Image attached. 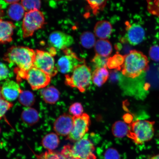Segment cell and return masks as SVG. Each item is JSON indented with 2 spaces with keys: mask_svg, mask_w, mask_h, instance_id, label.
I'll return each instance as SVG.
<instances>
[{
  "mask_svg": "<svg viewBox=\"0 0 159 159\" xmlns=\"http://www.w3.org/2000/svg\"><path fill=\"white\" fill-rule=\"evenodd\" d=\"M35 55V52L29 47L14 46L8 50L3 59L16 66L14 69L27 71L33 67Z\"/></svg>",
  "mask_w": 159,
  "mask_h": 159,
  "instance_id": "cell-1",
  "label": "cell"
},
{
  "mask_svg": "<svg viewBox=\"0 0 159 159\" xmlns=\"http://www.w3.org/2000/svg\"><path fill=\"white\" fill-rule=\"evenodd\" d=\"M124 58L121 71L125 77L136 78L149 68L148 59L140 51H131L128 54L124 56Z\"/></svg>",
  "mask_w": 159,
  "mask_h": 159,
  "instance_id": "cell-2",
  "label": "cell"
},
{
  "mask_svg": "<svg viewBox=\"0 0 159 159\" xmlns=\"http://www.w3.org/2000/svg\"><path fill=\"white\" fill-rule=\"evenodd\" d=\"M154 122L137 119L130 124L127 136L137 144H143L152 139Z\"/></svg>",
  "mask_w": 159,
  "mask_h": 159,
  "instance_id": "cell-3",
  "label": "cell"
},
{
  "mask_svg": "<svg viewBox=\"0 0 159 159\" xmlns=\"http://www.w3.org/2000/svg\"><path fill=\"white\" fill-rule=\"evenodd\" d=\"M71 75H65V83L68 86L84 92L90 84L92 74L91 69L84 63L78 66Z\"/></svg>",
  "mask_w": 159,
  "mask_h": 159,
  "instance_id": "cell-4",
  "label": "cell"
},
{
  "mask_svg": "<svg viewBox=\"0 0 159 159\" xmlns=\"http://www.w3.org/2000/svg\"><path fill=\"white\" fill-rule=\"evenodd\" d=\"M45 24L44 15L39 10L25 13L22 24L24 38L31 37L35 31L41 29Z\"/></svg>",
  "mask_w": 159,
  "mask_h": 159,
  "instance_id": "cell-5",
  "label": "cell"
},
{
  "mask_svg": "<svg viewBox=\"0 0 159 159\" xmlns=\"http://www.w3.org/2000/svg\"><path fill=\"white\" fill-rule=\"evenodd\" d=\"M95 150L94 144L84 136L71 146V159H97Z\"/></svg>",
  "mask_w": 159,
  "mask_h": 159,
  "instance_id": "cell-6",
  "label": "cell"
},
{
  "mask_svg": "<svg viewBox=\"0 0 159 159\" xmlns=\"http://www.w3.org/2000/svg\"><path fill=\"white\" fill-rule=\"evenodd\" d=\"M34 67L41 70L50 76L54 77L58 72L53 56L48 52L37 50Z\"/></svg>",
  "mask_w": 159,
  "mask_h": 159,
  "instance_id": "cell-7",
  "label": "cell"
},
{
  "mask_svg": "<svg viewBox=\"0 0 159 159\" xmlns=\"http://www.w3.org/2000/svg\"><path fill=\"white\" fill-rule=\"evenodd\" d=\"M65 55L60 58L56 66L57 70L63 74L72 72L79 65L85 63L83 59H80L70 49L63 50Z\"/></svg>",
  "mask_w": 159,
  "mask_h": 159,
  "instance_id": "cell-8",
  "label": "cell"
},
{
  "mask_svg": "<svg viewBox=\"0 0 159 159\" xmlns=\"http://www.w3.org/2000/svg\"><path fill=\"white\" fill-rule=\"evenodd\" d=\"M73 120L72 129L66 139L75 142L83 138L88 132L90 119L89 115L84 113L80 116H73Z\"/></svg>",
  "mask_w": 159,
  "mask_h": 159,
  "instance_id": "cell-9",
  "label": "cell"
},
{
  "mask_svg": "<svg viewBox=\"0 0 159 159\" xmlns=\"http://www.w3.org/2000/svg\"><path fill=\"white\" fill-rule=\"evenodd\" d=\"M33 90L45 88L49 84L51 77L41 70L33 67L26 73L25 78Z\"/></svg>",
  "mask_w": 159,
  "mask_h": 159,
  "instance_id": "cell-10",
  "label": "cell"
},
{
  "mask_svg": "<svg viewBox=\"0 0 159 159\" xmlns=\"http://www.w3.org/2000/svg\"><path fill=\"white\" fill-rule=\"evenodd\" d=\"M48 42L52 47L63 50L73 44L74 39L71 36L62 32L55 31L50 35Z\"/></svg>",
  "mask_w": 159,
  "mask_h": 159,
  "instance_id": "cell-11",
  "label": "cell"
},
{
  "mask_svg": "<svg viewBox=\"0 0 159 159\" xmlns=\"http://www.w3.org/2000/svg\"><path fill=\"white\" fill-rule=\"evenodd\" d=\"M125 38L128 42L133 45L139 44L144 40L145 32L142 26L137 24L130 25L127 22Z\"/></svg>",
  "mask_w": 159,
  "mask_h": 159,
  "instance_id": "cell-12",
  "label": "cell"
},
{
  "mask_svg": "<svg viewBox=\"0 0 159 159\" xmlns=\"http://www.w3.org/2000/svg\"><path fill=\"white\" fill-rule=\"evenodd\" d=\"M73 124V116L68 114H63L55 120L53 129L59 136H68L72 129Z\"/></svg>",
  "mask_w": 159,
  "mask_h": 159,
  "instance_id": "cell-13",
  "label": "cell"
},
{
  "mask_svg": "<svg viewBox=\"0 0 159 159\" xmlns=\"http://www.w3.org/2000/svg\"><path fill=\"white\" fill-rule=\"evenodd\" d=\"M22 91L18 83L9 79L6 80L1 87L2 97L9 102L15 100Z\"/></svg>",
  "mask_w": 159,
  "mask_h": 159,
  "instance_id": "cell-14",
  "label": "cell"
},
{
  "mask_svg": "<svg viewBox=\"0 0 159 159\" xmlns=\"http://www.w3.org/2000/svg\"><path fill=\"white\" fill-rule=\"evenodd\" d=\"M15 27L12 22L0 20V44L11 42Z\"/></svg>",
  "mask_w": 159,
  "mask_h": 159,
  "instance_id": "cell-15",
  "label": "cell"
},
{
  "mask_svg": "<svg viewBox=\"0 0 159 159\" xmlns=\"http://www.w3.org/2000/svg\"><path fill=\"white\" fill-rule=\"evenodd\" d=\"M112 30V27L109 21L102 20L98 22L95 25L94 32L97 37L100 39H106L110 36Z\"/></svg>",
  "mask_w": 159,
  "mask_h": 159,
  "instance_id": "cell-16",
  "label": "cell"
},
{
  "mask_svg": "<svg viewBox=\"0 0 159 159\" xmlns=\"http://www.w3.org/2000/svg\"><path fill=\"white\" fill-rule=\"evenodd\" d=\"M41 95L45 102L50 104H54L59 100L60 93L54 87L51 86L42 89Z\"/></svg>",
  "mask_w": 159,
  "mask_h": 159,
  "instance_id": "cell-17",
  "label": "cell"
},
{
  "mask_svg": "<svg viewBox=\"0 0 159 159\" xmlns=\"http://www.w3.org/2000/svg\"><path fill=\"white\" fill-rule=\"evenodd\" d=\"M96 54L104 57H108L112 51V44L108 40L99 39L94 46Z\"/></svg>",
  "mask_w": 159,
  "mask_h": 159,
  "instance_id": "cell-18",
  "label": "cell"
},
{
  "mask_svg": "<svg viewBox=\"0 0 159 159\" xmlns=\"http://www.w3.org/2000/svg\"><path fill=\"white\" fill-rule=\"evenodd\" d=\"M109 77V73L106 67H102L97 68L93 71L91 80L95 85L100 87L106 82Z\"/></svg>",
  "mask_w": 159,
  "mask_h": 159,
  "instance_id": "cell-19",
  "label": "cell"
},
{
  "mask_svg": "<svg viewBox=\"0 0 159 159\" xmlns=\"http://www.w3.org/2000/svg\"><path fill=\"white\" fill-rule=\"evenodd\" d=\"M25 10L21 3H16L9 6L7 13L13 20L17 21L23 18L25 15Z\"/></svg>",
  "mask_w": 159,
  "mask_h": 159,
  "instance_id": "cell-20",
  "label": "cell"
},
{
  "mask_svg": "<svg viewBox=\"0 0 159 159\" xmlns=\"http://www.w3.org/2000/svg\"><path fill=\"white\" fill-rule=\"evenodd\" d=\"M60 140L57 134L51 133L46 135L42 140V145L48 151H53L58 147Z\"/></svg>",
  "mask_w": 159,
  "mask_h": 159,
  "instance_id": "cell-21",
  "label": "cell"
},
{
  "mask_svg": "<svg viewBox=\"0 0 159 159\" xmlns=\"http://www.w3.org/2000/svg\"><path fill=\"white\" fill-rule=\"evenodd\" d=\"M21 118L26 124L33 125L38 122L39 119V113L34 109L27 108L22 112Z\"/></svg>",
  "mask_w": 159,
  "mask_h": 159,
  "instance_id": "cell-22",
  "label": "cell"
},
{
  "mask_svg": "<svg viewBox=\"0 0 159 159\" xmlns=\"http://www.w3.org/2000/svg\"><path fill=\"white\" fill-rule=\"evenodd\" d=\"M128 130L129 127L122 121H117L112 127L113 134L117 138H122L127 136Z\"/></svg>",
  "mask_w": 159,
  "mask_h": 159,
  "instance_id": "cell-23",
  "label": "cell"
},
{
  "mask_svg": "<svg viewBox=\"0 0 159 159\" xmlns=\"http://www.w3.org/2000/svg\"><path fill=\"white\" fill-rule=\"evenodd\" d=\"M80 41L83 47L87 49L92 48L96 42L94 34L89 31L84 32L81 34Z\"/></svg>",
  "mask_w": 159,
  "mask_h": 159,
  "instance_id": "cell-24",
  "label": "cell"
},
{
  "mask_svg": "<svg viewBox=\"0 0 159 159\" xmlns=\"http://www.w3.org/2000/svg\"><path fill=\"white\" fill-rule=\"evenodd\" d=\"M124 56L117 54L109 57L107 63V67L110 69H115L120 70L124 62Z\"/></svg>",
  "mask_w": 159,
  "mask_h": 159,
  "instance_id": "cell-25",
  "label": "cell"
},
{
  "mask_svg": "<svg viewBox=\"0 0 159 159\" xmlns=\"http://www.w3.org/2000/svg\"><path fill=\"white\" fill-rule=\"evenodd\" d=\"M19 99L21 104L27 107L31 106L35 101L34 95L28 91H22L19 95Z\"/></svg>",
  "mask_w": 159,
  "mask_h": 159,
  "instance_id": "cell-26",
  "label": "cell"
},
{
  "mask_svg": "<svg viewBox=\"0 0 159 159\" xmlns=\"http://www.w3.org/2000/svg\"><path fill=\"white\" fill-rule=\"evenodd\" d=\"M37 159H67L61 152L48 151L39 155H36Z\"/></svg>",
  "mask_w": 159,
  "mask_h": 159,
  "instance_id": "cell-27",
  "label": "cell"
},
{
  "mask_svg": "<svg viewBox=\"0 0 159 159\" xmlns=\"http://www.w3.org/2000/svg\"><path fill=\"white\" fill-rule=\"evenodd\" d=\"M21 3L24 8L25 11H27L39 10L40 8L41 4V1L33 0L22 1Z\"/></svg>",
  "mask_w": 159,
  "mask_h": 159,
  "instance_id": "cell-28",
  "label": "cell"
},
{
  "mask_svg": "<svg viewBox=\"0 0 159 159\" xmlns=\"http://www.w3.org/2000/svg\"><path fill=\"white\" fill-rule=\"evenodd\" d=\"M93 11V14L96 15L102 10L107 4L106 1H87Z\"/></svg>",
  "mask_w": 159,
  "mask_h": 159,
  "instance_id": "cell-29",
  "label": "cell"
},
{
  "mask_svg": "<svg viewBox=\"0 0 159 159\" xmlns=\"http://www.w3.org/2000/svg\"><path fill=\"white\" fill-rule=\"evenodd\" d=\"M108 57H104L98 55H95L92 60V62L97 68L107 67Z\"/></svg>",
  "mask_w": 159,
  "mask_h": 159,
  "instance_id": "cell-30",
  "label": "cell"
},
{
  "mask_svg": "<svg viewBox=\"0 0 159 159\" xmlns=\"http://www.w3.org/2000/svg\"><path fill=\"white\" fill-rule=\"evenodd\" d=\"M13 106L11 102L6 100L2 97L0 98V120Z\"/></svg>",
  "mask_w": 159,
  "mask_h": 159,
  "instance_id": "cell-31",
  "label": "cell"
},
{
  "mask_svg": "<svg viewBox=\"0 0 159 159\" xmlns=\"http://www.w3.org/2000/svg\"><path fill=\"white\" fill-rule=\"evenodd\" d=\"M69 112L73 116H79L83 114V107L80 103L76 102L71 105L69 109Z\"/></svg>",
  "mask_w": 159,
  "mask_h": 159,
  "instance_id": "cell-32",
  "label": "cell"
},
{
  "mask_svg": "<svg viewBox=\"0 0 159 159\" xmlns=\"http://www.w3.org/2000/svg\"><path fill=\"white\" fill-rule=\"evenodd\" d=\"M12 73L4 63L0 62V81L8 79Z\"/></svg>",
  "mask_w": 159,
  "mask_h": 159,
  "instance_id": "cell-33",
  "label": "cell"
},
{
  "mask_svg": "<svg viewBox=\"0 0 159 159\" xmlns=\"http://www.w3.org/2000/svg\"><path fill=\"white\" fill-rule=\"evenodd\" d=\"M148 9L152 14L159 16V1H148Z\"/></svg>",
  "mask_w": 159,
  "mask_h": 159,
  "instance_id": "cell-34",
  "label": "cell"
},
{
  "mask_svg": "<svg viewBox=\"0 0 159 159\" xmlns=\"http://www.w3.org/2000/svg\"><path fill=\"white\" fill-rule=\"evenodd\" d=\"M105 159H119V154L117 151L113 148H109L105 151Z\"/></svg>",
  "mask_w": 159,
  "mask_h": 159,
  "instance_id": "cell-35",
  "label": "cell"
},
{
  "mask_svg": "<svg viewBox=\"0 0 159 159\" xmlns=\"http://www.w3.org/2000/svg\"><path fill=\"white\" fill-rule=\"evenodd\" d=\"M149 56L151 59L155 61H159V46L155 45L151 47Z\"/></svg>",
  "mask_w": 159,
  "mask_h": 159,
  "instance_id": "cell-36",
  "label": "cell"
},
{
  "mask_svg": "<svg viewBox=\"0 0 159 159\" xmlns=\"http://www.w3.org/2000/svg\"><path fill=\"white\" fill-rule=\"evenodd\" d=\"M150 159H159V154L152 157Z\"/></svg>",
  "mask_w": 159,
  "mask_h": 159,
  "instance_id": "cell-37",
  "label": "cell"
},
{
  "mask_svg": "<svg viewBox=\"0 0 159 159\" xmlns=\"http://www.w3.org/2000/svg\"><path fill=\"white\" fill-rule=\"evenodd\" d=\"M2 97L1 93V87H0V98Z\"/></svg>",
  "mask_w": 159,
  "mask_h": 159,
  "instance_id": "cell-38",
  "label": "cell"
},
{
  "mask_svg": "<svg viewBox=\"0 0 159 159\" xmlns=\"http://www.w3.org/2000/svg\"><path fill=\"white\" fill-rule=\"evenodd\" d=\"M1 13H2V12L1 11V9H0V20L1 19Z\"/></svg>",
  "mask_w": 159,
  "mask_h": 159,
  "instance_id": "cell-39",
  "label": "cell"
},
{
  "mask_svg": "<svg viewBox=\"0 0 159 159\" xmlns=\"http://www.w3.org/2000/svg\"><path fill=\"white\" fill-rule=\"evenodd\" d=\"M1 128H0V134H1Z\"/></svg>",
  "mask_w": 159,
  "mask_h": 159,
  "instance_id": "cell-40",
  "label": "cell"
}]
</instances>
